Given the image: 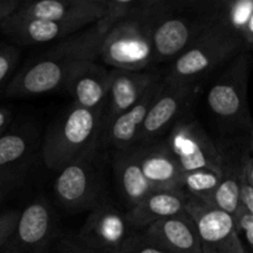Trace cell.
<instances>
[{
    "label": "cell",
    "mask_w": 253,
    "mask_h": 253,
    "mask_svg": "<svg viewBox=\"0 0 253 253\" xmlns=\"http://www.w3.org/2000/svg\"><path fill=\"white\" fill-rule=\"evenodd\" d=\"M235 231L241 241L246 253H251L253 247V212L239 205L236 211L231 215Z\"/></svg>",
    "instance_id": "cell-27"
},
{
    "label": "cell",
    "mask_w": 253,
    "mask_h": 253,
    "mask_svg": "<svg viewBox=\"0 0 253 253\" xmlns=\"http://www.w3.org/2000/svg\"><path fill=\"white\" fill-rule=\"evenodd\" d=\"M131 230L126 215L103 199L90 210L76 237L99 253H116L132 234Z\"/></svg>",
    "instance_id": "cell-13"
},
{
    "label": "cell",
    "mask_w": 253,
    "mask_h": 253,
    "mask_svg": "<svg viewBox=\"0 0 253 253\" xmlns=\"http://www.w3.org/2000/svg\"><path fill=\"white\" fill-rule=\"evenodd\" d=\"M85 27L82 24L57 22L26 16L15 10L9 17L0 24V31L10 37L15 43L21 46L43 44L61 41L82 31Z\"/></svg>",
    "instance_id": "cell-14"
},
{
    "label": "cell",
    "mask_w": 253,
    "mask_h": 253,
    "mask_svg": "<svg viewBox=\"0 0 253 253\" xmlns=\"http://www.w3.org/2000/svg\"><path fill=\"white\" fill-rule=\"evenodd\" d=\"M20 0H0V24L19 7Z\"/></svg>",
    "instance_id": "cell-32"
},
{
    "label": "cell",
    "mask_w": 253,
    "mask_h": 253,
    "mask_svg": "<svg viewBox=\"0 0 253 253\" xmlns=\"http://www.w3.org/2000/svg\"><path fill=\"white\" fill-rule=\"evenodd\" d=\"M185 212L193 220L202 253H246L232 216L197 198H188Z\"/></svg>",
    "instance_id": "cell-10"
},
{
    "label": "cell",
    "mask_w": 253,
    "mask_h": 253,
    "mask_svg": "<svg viewBox=\"0 0 253 253\" xmlns=\"http://www.w3.org/2000/svg\"><path fill=\"white\" fill-rule=\"evenodd\" d=\"M99 57L113 69L143 71L153 62L151 20L147 0L103 37Z\"/></svg>",
    "instance_id": "cell-4"
},
{
    "label": "cell",
    "mask_w": 253,
    "mask_h": 253,
    "mask_svg": "<svg viewBox=\"0 0 253 253\" xmlns=\"http://www.w3.org/2000/svg\"><path fill=\"white\" fill-rule=\"evenodd\" d=\"M219 180L220 175L211 170H194L182 173L179 188L188 197L207 202L219 184Z\"/></svg>",
    "instance_id": "cell-25"
},
{
    "label": "cell",
    "mask_w": 253,
    "mask_h": 253,
    "mask_svg": "<svg viewBox=\"0 0 253 253\" xmlns=\"http://www.w3.org/2000/svg\"><path fill=\"white\" fill-rule=\"evenodd\" d=\"M104 0H36L20 1L17 12L57 22L94 25L103 15Z\"/></svg>",
    "instance_id": "cell-17"
},
{
    "label": "cell",
    "mask_w": 253,
    "mask_h": 253,
    "mask_svg": "<svg viewBox=\"0 0 253 253\" xmlns=\"http://www.w3.org/2000/svg\"><path fill=\"white\" fill-rule=\"evenodd\" d=\"M160 76L145 71H109V90L104 108L103 130L110 121L132 108Z\"/></svg>",
    "instance_id": "cell-15"
},
{
    "label": "cell",
    "mask_w": 253,
    "mask_h": 253,
    "mask_svg": "<svg viewBox=\"0 0 253 253\" xmlns=\"http://www.w3.org/2000/svg\"><path fill=\"white\" fill-rule=\"evenodd\" d=\"M103 36L95 25L57 41L16 72L4 91L7 99H26L43 95L63 88L69 71L82 61H95L99 57Z\"/></svg>",
    "instance_id": "cell-1"
},
{
    "label": "cell",
    "mask_w": 253,
    "mask_h": 253,
    "mask_svg": "<svg viewBox=\"0 0 253 253\" xmlns=\"http://www.w3.org/2000/svg\"><path fill=\"white\" fill-rule=\"evenodd\" d=\"M166 143L182 173L211 170L221 175V155L215 141L194 119L179 118L170 127Z\"/></svg>",
    "instance_id": "cell-7"
},
{
    "label": "cell",
    "mask_w": 253,
    "mask_h": 253,
    "mask_svg": "<svg viewBox=\"0 0 253 253\" xmlns=\"http://www.w3.org/2000/svg\"><path fill=\"white\" fill-rule=\"evenodd\" d=\"M188 198L182 189L152 190L128 209L126 219L132 230H145L153 222L184 214Z\"/></svg>",
    "instance_id": "cell-21"
},
{
    "label": "cell",
    "mask_w": 253,
    "mask_h": 253,
    "mask_svg": "<svg viewBox=\"0 0 253 253\" xmlns=\"http://www.w3.org/2000/svg\"><path fill=\"white\" fill-rule=\"evenodd\" d=\"M251 56L242 51L232 58L208 91L207 101L212 115L226 127L251 130L247 100Z\"/></svg>",
    "instance_id": "cell-5"
},
{
    "label": "cell",
    "mask_w": 253,
    "mask_h": 253,
    "mask_svg": "<svg viewBox=\"0 0 253 253\" xmlns=\"http://www.w3.org/2000/svg\"><path fill=\"white\" fill-rule=\"evenodd\" d=\"M217 147L221 155V175L219 184L205 203L232 215L240 205V152L221 145Z\"/></svg>",
    "instance_id": "cell-23"
},
{
    "label": "cell",
    "mask_w": 253,
    "mask_h": 253,
    "mask_svg": "<svg viewBox=\"0 0 253 253\" xmlns=\"http://www.w3.org/2000/svg\"><path fill=\"white\" fill-rule=\"evenodd\" d=\"M194 94V84L162 78V84L147 111L137 145L156 142L175 121L182 118L185 106Z\"/></svg>",
    "instance_id": "cell-11"
},
{
    "label": "cell",
    "mask_w": 253,
    "mask_h": 253,
    "mask_svg": "<svg viewBox=\"0 0 253 253\" xmlns=\"http://www.w3.org/2000/svg\"><path fill=\"white\" fill-rule=\"evenodd\" d=\"M49 253H99L94 250L89 249L84 244H82L78 239L74 236H66L59 240L57 245L52 247Z\"/></svg>",
    "instance_id": "cell-31"
},
{
    "label": "cell",
    "mask_w": 253,
    "mask_h": 253,
    "mask_svg": "<svg viewBox=\"0 0 253 253\" xmlns=\"http://www.w3.org/2000/svg\"><path fill=\"white\" fill-rule=\"evenodd\" d=\"M6 194H7L6 192H4V190H1V189H0V202H1V200H2V198H4L5 195H6Z\"/></svg>",
    "instance_id": "cell-34"
},
{
    "label": "cell",
    "mask_w": 253,
    "mask_h": 253,
    "mask_svg": "<svg viewBox=\"0 0 253 253\" xmlns=\"http://www.w3.org/2000/svg\"><path fill=\"white\" fill-rule=\"evenodd\" d=\"M20 59V52L15 46H0V96L4 95L6 86L14 74Z\"/></svg>",
    "instance_id": "cell-28"
},
{
    "label": "cell",
    "mask_w": 253,
    "mask_h": 253,
    "mask_svg": "<svg viewBox=\"0 0 253 253\" xmlns=\"http://www.w3.org/2000/svg\"><path fill=\"white\" fill-rule=\"evenodd\" d=\"M225 19L240 36L247 51L253 44V2L251 0H235L225 2L222 7Z\"/></svg>",
    "instance_id": "cell-24"
},
{
    "label": "cell",
    "mask_w": 253,
    "mask_h": 253,
    "mask_svg": "<svg viewBox=\"0 0 253 253\" xmlns=\"http://www.w3.org/2000/svg\"><path fill=\"white\" fill-rule=\"evenodd\" d=\"M114 172L121 195L130 208L152 192V188L141 169L136 146L115 151Z\"/></svg>",
    "instance_id": "cell-22"
},
{
    "label": "cell",
    "mask_w": 253,
    "mask_h": 253,
    "mask_svg": "<svg viewBox=\"0 0 253 253\" xmlns=\"http://www.w3.org/2000/svg\"><path fill=\"white\" fill-rule=\"evenodd\" d=\"M12 121V114L10 109L0 106V136L4 135L10 128Z\"/></svg>",
    "instance_id": "cell-33"
},
{
    "label": "cell",
    "mask_w": 253,
    "mask_h": 253,
    "mask_svg": "<svg viewBox=\"0 0 253 253\" xmlns=\"http://www.w3.org/2000/svg\"><path fill=\"white\" fill-rule=\"evenodd\" d=\"M63 88L82 108L103 111L109 90V71L95 61H82L69 71Z\"/></svg>",
    "instance_id": "cell-16"
},
{
    "label": "cell",
    "mask_w": 253,
    "mask_h": 253,
    "mask_svg": "<svg viewBox=\"0 0 253 253\" xmlns=\"http://www.w3.org/2000/svg\"><path fill=\"white\" fill-rule=\"evenodd\" d=\"M161 84L162 78L153 83L132 108L119 115L104 127L98 141L99 148L109 146L115 151H120L137 145L143 121Z\"/></svg>",
    "instance_id": "cell-18"
},
{
    "label": "cell",
    "mask_w": 253,
    "mask_h": 253,
    "mask_svg": "<svg viewBox=\"0 0 253 253\" xmlns=\"http://www.w3.org/2000/svg\"><path fill=\"white\" fill-rule=\"evenodd\" d=\"M103 111L72 103L52 124L41 145L44 165L58 172L66 166L96 153L103 131Z\"/></svg>",
    "instance_id": "cell-3"
},
{
    "label": "cell",
    "mask_w": 253,
    "mask_h": 253,
    "mask_svg": "<svg viewBox=\"0 0 253 253\" xmlns=\"http://www.w3.org/2000/svg\"><path fill=\"white\" fill-rule=\"evenodd\" d=\"M20 212L21 210L19 209H10L0 212V250L4 247V245L14 232L19 221Z\"/></svg>",
    "instance_id": "cell-30"
},
{
    "label": "cell",
    "mask_w": 253,
    "mask_h": 253,
    "mask_svg": "<svg viewBox=\"0 0 253 253\" xmlns=\"http://www.w3.org/2000/svg\"><path fill=\"white\" fill-rule=\"evenodd\" d=\"M116 253H167L143 234H131Z\"/></svg>",
    "instance_id": "cell-29"
},
{
    "label": "cell",
    "mask_w": 253,
    "mask_h": 253,
    "mask_svg": "<svg viewBox=\"0 0 253 253\" xmlns=\"http://www.w3.org/2000/svg\"><path fill=\"white\" fill-rule=\"evenodd\" d=\"M151 20L153 61L175 59L198 36L209 14L203 16L180 15L162 0H147Z\"/></svg>",
    "instance_id": "cell-6"
},
{
    "label": "cell",
    "mask_w": 253,
    "mask_h": 253,
    "mask_svg": "<svg viewBox=\"0 0 253 253\" xmlns=\"http://www.w3.org/2000/svg\"><path fill=\"white\" fill-rule=\"evenodd\" d=\"M140 0H104V10L100 19L95 22V27L101 36H105L115 25L125 20Z\"/></svg>",
    "instance_id": "cell-26"
},
{
    "label": "cell",
    "mask_w": 253,
    "mask_h": 253,
    "mask_svg": "<svg viewBox=\"0 0 253 253\" xmlns=\"http://www.w3.org/2000/svg\"><path fill=\"white\" fill-rule=\"evenodd\" d=\"M36 128L19 126L0 136V189L9 193L20 187L39 151Z\"/></svg>",
    "instance_id": "cell-12"
},
{
    "label": "cell",
    "mask_w": 253,
    "mask_h": 253,
    "mask_svg": "<svg viewBox=\"0 0 253 253\" xmlns=\"http://www.w3.org/2000/svg\"><path fill=\"white\" fill-rule=\"evenodd\" d=\"M242 51H247L242 40L226 21L222 10H215L210 12L192 43L173 61L165 78L195 84L203 76Z\"/></svg>",
    "instance_id": "cell-2"
},
{
    "label": "cell",
    "mask_w": 253,
    "mask_h": 253,
    "mask_svg": "<svg viewBox=\"0 0 253 253\" xmlns=\"http://www.w3.org/2000/svg\"><path fill=\"white\" fill-rule=\"evenodd\" d=\"M56 219L46 200L30 203L0 253H49L56 239Z\"/></svg>",
    "instance_id": "cell-9"
},
{
    "label": "cell",
    "mask_w": 253,
    "mask_h": 253,
    "mask_svg": "<svg viewBox=\"0 0 253 253\" xmlns=\"http://www.w3.org/2000/svg\"><path fill=\"white\" fill-rule=\"evenodd\" d=\"M95 155L86 156L57 172L54 193L58 202L71 211H90L103 200L101 180L93 165Z\"/></svg>",
    "instance_id": "cell-8"
},
{
    "label": "cell",
    "mask_w": 253,
    "mask_h": 253,
    "mask_svg": "<svg viewBox=\"0 0 253 253\" xmlns=\"http://www.w3.org/2000/svg\"><path fill=\"white\" fill-rule=\"evenodd\" d=\"M143 235L167 253H202L197 229L187 212L153 222Z\"/></svg>",
    "instance_id": "cell-20"
},
{
    "label": "cell",
    "mask_w": 253,
    "mask_h": 253,
    "mask_svg": "<svg viewBox=\"0 0 253 253\" xmlns=\"http://www.w3.org/2000/svg\"><path fill=\"white\" fill-rule=\"evenodd\" d=\"M136 147L141 169L152 190L180 189L182 170L166 141Z\"/></svg>",
    "instance_id": "cell-19"
}]
</instances>
